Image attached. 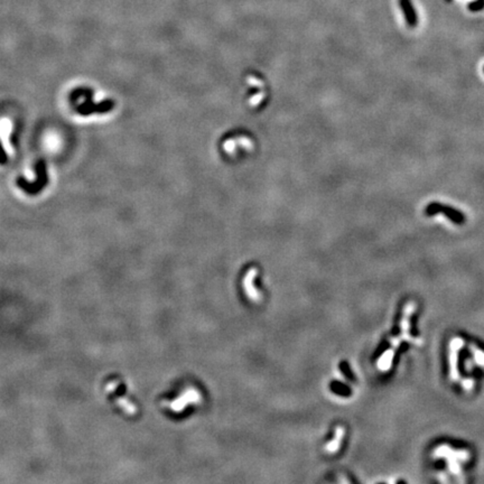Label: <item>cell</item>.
Listing matches in <instances>:
<instances>
[{
    "instance_id": "6da1fadb",
    "label": "cell",
    "mask_w": 484,
    "mask_h": 484,
    "mask_svg": "<svg viewBox=\"0 0 484 484\" xmlns=\"http://www.w3.org/2000/svg\"><path fill=\"white\" fill-rule=\"evenodd\" d=\"M425 212H426L427 215H435V214L442 212V213H444L450 221H453L454 223H457V224L463 223L464 220H465L463 213L462 212L457 211V210L453 209V208H450V206L443 205V204H441V203H436V202H433V203H430V204H428L426 210H425Z\"/></svg>"
},
{
    "instance_id": "3957f363",
    "label": "cell",
    "mask_w": 484,
    "mask_h": 484,
    "mask_svg": "<svg viewBox=\"0 0 484 484\" xmlns=\"http://www.w3.org/2000/svg\"><path fill=\"white\" fill-rule=\"evenodd\" d=\"M400 6L402 12L405 14L408 25L412 26V27H415L417 25V15L415 9H413L412 3L410 2V0H400Z\"/></svg>"
},
{
    "instance_id": "7a4b0ae2",
    "label": "cell",
    "mask_w": 484,
    "mask_h": 484,
    "mask_svg": "<svg viewBox=\"0 0 484 484\" xmlns=\"http://www.w3.org/2000/svg\"><path fill=\"white\" fill-rule=\"evenodd\" d=\"M201 400V394H199L198 391L194 388H188V389L184 390L182 396L175 399L174 401H172L171 404L168 405L169 409L176 410V412H180L184 408L186 407L187 405L194 404V402H198Z\"/></svg>"
}]
</instances>
